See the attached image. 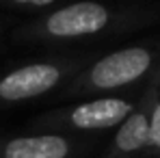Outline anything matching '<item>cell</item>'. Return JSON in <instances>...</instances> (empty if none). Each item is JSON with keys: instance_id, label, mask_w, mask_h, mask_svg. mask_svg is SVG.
<instances>
[{"instance_id": "cell-1", "label": "cell", "mask_w": 160, "mask_h": 158, "mask_svg": "<svg viewBox=\"0 0 160 158\" xmlns=\"http://www.w3.org/2000/svg\"><path fill=\"white\" fill-rule=\"evenodd\" d=\"M152 65H154V54L149 48L128 46L89 65L80 76L72 80L67 93L82 95V93H106V91L123 89L141 80L152 69Z\"/></svg>"}, {"instance_id": "cell-2", "label": "cell", "mask_w": 160, "mask_h": 158, "mask_svg": "<svg viewBox=\"0 0 160 158\" xmlns=\"http://www.w3.org/2000/svg\"><path fill=\"white\" fill-rule=\"evenodd\" d=\"M110 20L112 13L108 7L93 0H82L48 13L35 26V35L46 39H80L102 33L110 24Z\"/></svg>"}, {"instance_id": "cell-3", "label": "cell", "mask_w": 160, "mask_h": 158, "mask_svg": "<svg viewBox=\"0 0 160 158\" xmlns=\"http://www.w3.org/2000/svg\"><path fill=\"white\" fill-rule=\"evenodd\" d=\"M74 67L76 63L69 61H41L15 67L0 76V102H26L39 98L56 89Z\"/></svg>"}, {"instance_id": "cell-4", "label": "cell", "mask_w": 160, "mask_h": 158, "mask_svg": "<svg viewBox=\"0 0 160 158\" xmlns=\"http://www.w3.org/2000/svg\"><path fill=\"white\" fill-rule=\"evenodd\" d=\"M134 102L126 98H95L87 100L82 104L72 108H63L50 115L48 119H41V126H56L67 130H106L121 126L126 117L132 113Z\"/></svg>"}, {"instance_id": "cell-5", "label": "cell", "mask_w": 160, "mask_h": 158, "mask_svg": "<svg viewBox=\"0 0 160 158\" xmlns=\"http://www.w3.org/2000/svg\"><path fill=\"white\" fill-rule=\"evenodd\" d=\"M152 108H154V95L147 87L141 95V102L134 104L132 113L126 117V121L119 126L112 143V158L130 156L134 152H141L145 147H152Z\"/></svg>"}, {"instance_id": "cell-6", "label": "cell", "mask_w": 160, "mask_h": 158, "mask_svg": "<svg viewBox=\"0 0 160 158\" xmlns=\"http://www.w3.org/2000/svg\"><path fill=\"white\" fill-rule=\"evenodd\" d=\"M74 143L65 134H26L0 143V158H69Z\"/></svg>"}, {"instance_id": "cell-7", "label": "cell", "mask_w": 160, "mask_h": 158, "mask_svg": "<svg viewBox=\"0 0 160 158\" xmlns=\"http://www.w3.org/2000/svg\"><path fill=\"white\" fill-rule=\"evenodd\" d=\"M149 89H152V95H154V108H152V147H158L160 150V67L158 72L154 74V78L149 82Z\"/></svg>"}, {"instance_id": "cell-8", "label": "cell", "mask_w": 160, "mask_h": 158, "mask_svg": "<svg viewBox=\"0 0 160 158\" xmlns=\"http://www.w3.org/2000/svg\"><path fill=\"white\" fill-rule=\"evenodd\" d=\"M0 2H9V4H18V7H50L56 0H0Z\"/></svg>"}]
</instances>
